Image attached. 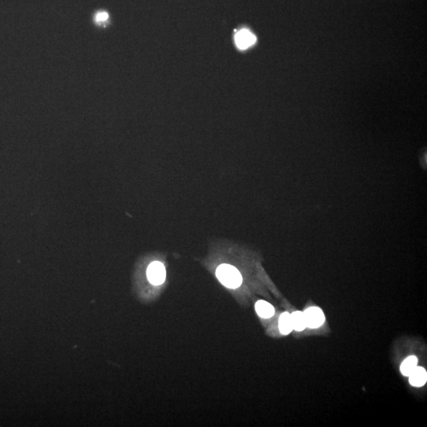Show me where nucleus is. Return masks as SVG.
Instances as JSON below:
<instances>
[{
  "instance_id": "1",
  "label": "nucleus",
  "mask_w": 427,
  "mask_h": 427,
  "mask_svg": "<svg viewBox=\"0 0 427 427\" xmlns=\"http://www.w3.org/2000/svg\"><path fill=\"white\" fill-rule=\"evenodd\" d=\"M216 276L226 287L238 288L242 284V276L235 267L229 264H221L216 270Z\"/></svg>"
},
{
  "instance_id": "2",
  "label": "nucleus",
  "mask_w": 427,
  "mask_h": 427,
  "mask_svg": "<svg viewBox=\"0 0 427 427\" xmlns=\"http://www.w3.org/2000/svg\"><path fill=\"white\" fill-rule=\"evenodd\" d=\"M146 276L149 283L153 285H158L163 284L166 276L164 264L158 261L151 263L148 267Z\"/></svg>"
},
{
  "instance_id": "3",
  "label": "nucleus",
  "mask_w": 427,
  "mask_h": 427,
  "mask_svg": "<svg viewBox=\"0 0 427 427\" xmlns=\"http://www.w3.org/2000/svg\"><path fill=\"white\" fill-rule=\"evenodd\" d=\"M307 328H320L325 321V317L321 309L318 307H310L304 312Z\"/></svg>"
},
{
  "instance_id": "4",
  "label": "nucleus",
  "mask_w": 427,
  "mask_h": 427,
  "mask_svg": "<svg viewBox=\"0 0 427 427\" xmlns=\"http://www.w3.org/2000/svg\"><path fill=\"white\" fill-rule=\"evenodd\" d=\"M256 37L247 29H241L235 36V42L240 49H248L254 45Z\"/></svg>"
},
{
  "instance_id": "5",
  "label": "nucleus",
  "mask_w": 427,
  "mask_h": 427,
  "mask_svg": "<svg viewBox=\"0 0 427 427\" xmlns=\"http://www.w3.org/2000/svg\"><path fill=\"white\" fill-rule=\"evenodd\" d=\"M410 384L414 387H422L427 383V373L424 367L417 366L408 376Z\"/></svg>"
},
{
  "instance_id": "6",
  "label": "nucleus",
  "mask_w": 427,
  "mask_h": 427,
  "mask_svg": "<svg viewBox=\"0 0 427 427\" xmlns=\"http://www.w3.org/2000/svg\"><path fill=\"white\" fill-rule=\"evenodd\" d=\"M256 313L262 318H271L275 314V309L273 305H271L268 301L260 300L256 303Z\"/></svg>"
},
{
  "instance_id": "7",
  "label": "nucleus",
  "mask_w": 427,
  "mask_h": 427,
  "mask_svg": "<svg viewBox=\"0 0 427 427\" xmlns=\"http://www.w3.org/2000/svg\"><path fill=\"white\" fill-rule=\"evenodd\" d=\"M279 328L283 335H288L293 330L291 314L287 312L283 313L279 320Z\"/></svg>"
},
{
  "instance_id": "8",
  "label": "nucleus",
  "mask_w": 427,
  "mask_h": 427,
  "mask_svg": "<svg viewBox=\"0 0 427 427\" xmlns=\"http://www.w3.org/2000/svg\"><path fill=\"white\" fill-rule=\"evenodd\" d=\"M291 320L293 330L302 332L307 328L304 312H301V311L293 312L291 314Z\"/></svg>"
},
{
  "instance_id": "9",
  "label": "nucleus",
  "mask_w": 427,
  "mask_h": 427,
  "mask_svg": "<svg viewBox=\"0 0 427 427\" xmlns=\"http://www.w3.org/2000/svg\"><path fill=\"white\" fill-rule=\"evenodd\" d=\"M418 366V358L416 356H410L406 358L400 366V371L404 376L408 377Z\"/></svg>"
},
{
  "instance_id": "10",
  "label": "nucleus",
  "mask_w": 427,
  "mask_h": 427,
  "mask_svg": "<svg viewBox=\"0 0 427 427\" xmlns=\"http://www.w3.org/2000/svg\"><path fill=\"white\" fill-rule=\"evenodd\" d=\"M109 18V14L105 11H100L96 14L95 21L97 23H104Z\"/></svg>"
}]
</instances>
